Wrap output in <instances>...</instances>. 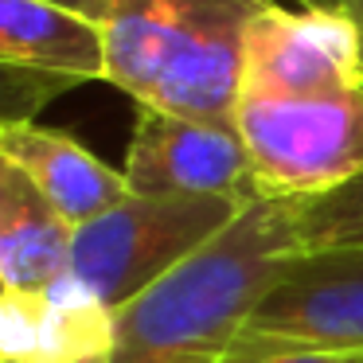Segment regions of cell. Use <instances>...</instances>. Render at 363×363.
<instances>
[{"mask_svg":"<svg viewBox=\"0 0 363 363\" xmlns=\"http://www.w3.org/2000/svg\"><path fill=\"white\" fill-rule=\"evenodd\" d=\"M0 160L20 168L74 230L129 199L125 172L98 160L63 129H48L35 121L0 125Z\"/></svg>","mask_w":363,"mask_h":363,"instance_id":"cell-8","label":"cell"},{"mask_svg":"<svg viewBox=\"0 0 363 363\" xmlns=\"http://www.w3.org/2000/svg\"><path fill=\"white\" fill-rule=\"evenodd\" d=\"M254 199L230 196H129L74 230L71 269L55 289L125 308L152 281L207 246Z\"/></svg>","mask_w":363,"mask_h":363,"instance_id":"cell-3","label":"cell"},{"mask_svg":"<svg viewBox=\"0 0 363 363\" xmlns=\"http://www.w3.org/2000/svg\"><path fill=\"white\" fill-rule=\"evenodd\" d=\"M129 196H230L262 199L238 125L184 113H137L125 152Z\"/></svg>","mask_w":363,"mask_h":363,"instance_id":"cell-7","label":"cell"},{"mask_svg":"<svg viewBox=\"0 0 363 363\" xmlns=\"http://www.w3.org/2000/svg\"><path fill=\"white\" fill-rule=\"evenodd\" d=\"M274 0H121L106 20L118 90L145 110L235 125L246 28Z\"/></svg>","mask_w":363,"mask_h":363,"instance_id":"cell-2","label":"cell"},{"mask_svg":"<svg viewBox=\"0 0 363 363\" xmlns=\"http://www.w3.org/2000/svg\"><path fill=\"white\" fill-rule=\"evenodd\" d=\"M242 336L363 355V246H316L285 266Z\"/></svg>","mask_w":363,"mask_h":363,"instance_id":"cell-6","label":"cell"},{"mask_svg":"<svg viewBox=\"0 0 363 363\" xmlns=\"http://www.w3.org/2000/svg\"><path fill=\"white\" fill-rule=\"evenodd\" d=\"M223 363H363V355L308 352V347H289V344H269V340L238 336Z\"/></svg>","mask_w":363,"mask_h":363,"instance_id":"cell-14","label":"cell"},{"mask_svg":"<svg viewBox=\"0 0 363 363\" xmlns=\"http://www.w3.org/2000/svg\"><path fill=\"white\" fill-rule=\"evenodd\" d=\"M48 293H4L0 297V359H43Z\"/></svg>","mask_w":363,"mask_h":363,"instance_id":"cell-13","label":"cell"},{"mask_svg":"<svg viewBox=\"0 0 363 363\" xmlns=\"http://www.w3.org/2000/svg\"><path fill=\"white\" fill-rule=\"evenodd\" d=\"M347 16L355 20V28H359V35H363V0H347Z\"/></svg>","mask_w":363,"mask_h":363,"instance_id":"cell-17","label":"cell"},{"mask_svg":"<svg viewBox=\"0 0 363 363\" xmlns=\"http://www.w3.org/2000/svg\"><path fill=\"white\" fill-rule=\"evenodd\" d=\"M316 246H363V180L305 199V250Z\"/></svg>","mask_w":363,"mask_h":363,"instance_id":"cell-11","label":"cell"},{"mask_svg":"<svg viewBox=\"0 0 363 363\" xmlns=\"http://www.w3.org/2000/svg\"><path fill=\"white\" fill-rule=\"evenodd\" d=\"M71 363H113V352H102V355H82V359H71Z\"/></svg>","mask_w":363,"mask_h":363,"instance_id":"cell-18","label":"cell"},{"mask_svg":"<svg viewBox=\"0 0 363 363\" xmlns=\"http://www.w3.org/2000/svg\"><path fill=\"white\" fill-rule=\"evenodd\" d=\"M74 227L20 168L0 160V285L4 293H51L71 269Z\"/></svg>","mask_w":363,"mask_h":363,"instance_id":"cell-9","label":"cell"},{"mask_svg":"<svg viewBox=\"0 0 363 363\" xmlns=\"http://www.w3.org/2000/svg\"><path fill=\"white\" fill-rule=\"evenodd\" d=\"M305 199H254L227 230L113 313V363H223L297 254Z\"/></svg>","mask_w":363,"mask_h":363,"instance_id":"cell-1","label":"cell"},{"mask_svg":"<svg viewBox=\"0 0 363 363\" xmlns=\"http://www.w3.org/2000/svg\"><path fill=\"white\" fill-rule=\"evenodd\" d=\"M0 63L106 82V28L48 0H0Z\"/></svg>","mask_w":363,"mask_h":363,"instance_id":"cell-10","label":"cell"},{"mask_svg":"<svg viewBox=\"0 0 363 363\" xmlns=\"http://www.w3.org/2000/svg\"><path fill=\"white\" fill-rule=\"evenodd\" d=\"M0 363H51V359H0Z\"/></svg>","mask_w":363,"mask_h":363,"instance_id":"cell-19","label":"cell"},{"mask_svg":"<svg viewBox=\"0 0 363 363\" xmlns=\"http://www.w3.org/2000/svg\"><path fill=\"white\" fill-rule=\"evenodd\" d=\"M297 9H336V12H347V0H293Z\"/></svg>","mask_w":363,"mask_h":363,"instance_id":"cell-16","label":"cell"},{"mask_svg":"<svg viewBox=\"0 0 363 363\" xmlns=\"http://www.w3.org/2000/svg\"><path fill=\"white\" fill-rule=\"evenodd\" d=\"M48 4H59V9L79 12V16L94 20V24H106V20L113 16V9H118L121 0H48Z\"/></svg>","mask_w":363,"mask_h":363,"instance_id":"cell-15","label":"cell"},{"mask_svg":"<svg viewBox=\"0 0 363 363\" xmlns=\"http://www.w3.org/2000/svg\"><path fill=\"white\" fill-rule=\"evenodd\" d=\"M262 199H320L363 180V90L254 98L235 110Z\"/></svg>","mask_w":363,"mask_h":363,"instance_id":"cell-4","label":"cell"},{"mask_svg":"<svg viewBox=\"0 0 363 363\" xmlns=\"http://www.w3.org/2000/svg\"><path fill=\"white\" fill-rule=\"evenodd\" d=\"M363 90V35L347 12L269 4L246 28L242 94L316 98Z\"/></svg>","mask_w":363,"mask_h":363,"instance_id":"cell-5","label":"cell"},{"mask_svg":"<svg viewBox=\"0 0 363 363\" xmlns=\"http://www.w3.org/2000/svg\"><path fill=\"white\" fill-rule=\"evenodd\" d=\"M4 71V90H0V125H20L35 121L43 106H51L59 94L82 86L71 74H51V71H32V67L0 63Z\"/></svg>","mask_w":363,"mask_h":363,"instance_id":"cell-12","label":"cell"}]
</instances>
